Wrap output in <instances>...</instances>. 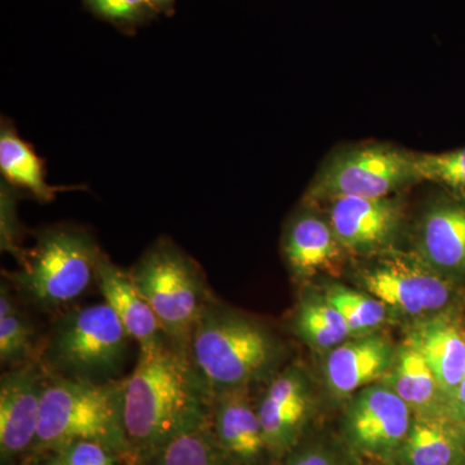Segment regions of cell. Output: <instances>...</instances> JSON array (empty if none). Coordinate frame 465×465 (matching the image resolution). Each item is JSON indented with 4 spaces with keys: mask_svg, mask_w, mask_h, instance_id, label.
Segmentation results:
<instances>
[{
    "mask_svg": "<svg viewBox=\"0 0 465 465\" xmlns=\"http://www.w3.org/2000/svg\"><path fill=\"white\" fill-rule=\"evenodd\" d=\"M66 465H115V455L94 440H76L54 452Z\"/></svg>",
    "mask_w": 465,
    "mask_h": 465,
    "instance_id": "f1b7e54d",
    "label": "cell"
},
{
    "mask_svg": "<svg viewBox=\"0 0 465 465\" xmlns=\"http://www.w3.org/2000/svg\"><path fill=\"white\" fill-rule=\"evenodd\" d=\"M124 381L125 378L88 382L48 374L34 454L57 452L76 440H94L115 457H130L124 419Z\"/></svg>",
    "mask_w": 465,
    "mask_h": 465,
    "instance_id": "3957f363",
    "label": "cell"
},
{
    "mask_svg": "<svg viewBox=\"0 0 465 465\" xmlns=\"http://www.w3.org/2000/svg\"><path fill=\"white\" fill-rule=\"evenodd\" d=\"M130 273L168 341L189 351L195 326L213 298L202 266L173 240L162 237Z\"/></svg>",
    "mask_w": 465,
    "mask_h": 465,
    "instance_id": "8992f818",
    "label": "cell"
},
{
    "mask_svg": "<svg viewBox=\"0 0 465 465\" xmlns=\"http://www.w3.org/2000/svg\"><path fill=\"white\" fill-rule=\"evenodd\" d=\"M312 406L307 378L296 367H290L269 381L256 409L272 457L282 458L298 446Z\"/></svg>",
    "mask_w": 465,
    "mask_h": 465,
    "instance_id": "7c38bea8",
    "label": "cell"
},
{
    "mask_svg": "<svg viewBox=\"0 0 465 465\" xmlns=\"http://www.w3.org/2000/svg\"><path fill=\"white\" fill-rule=\"evenodd\" d=\"M32 465H66L64 463L63 459L58 457L54 452H51V454H45V457L38 459V460L34 461Z\"/></svg>",
    "mask_w": 465,
    "mask_h": 465,
    "instance_id": "836d02e7",
    "label": "cell"
},
{
    "mask_svg": "<svg viewBox=\"0 0 465 465\" xmlns=\"http://www.w3.org/2000/svg\"><path fill=\"white\" fill-rule=\"evenodd\" d=\"M465 433L443 412L414 415L394 465H464Z\"/></svg>",
    "mask_w": 465,
    "mask_h": 465,
    "instance_id": "e0dca14e",
    "label": "cell"
},
{
    "mask_svg": "<svg viewBox=\"0 0 465 465\" xmlns=\"http://www.w3.org/2000/svg\"><path fill=\"white\" fill-rule=\"evenodd\" d=\"M211 430L235 465H259L271 455L250 388L213 394Z\"/></svg>",
    "mask_w": 465,
    "mask_h": 465,
    "instance_id": "4fadbf2b",
    "label": "cell"
},
{
    "mask_svg": "<svg viewBox=\"0 0 465 465\" xmlns=\"http://www.w3.org/2000/svg\"><path fill=\"white\" fill-rule=\"evenodd\" d=\"M213 393L191 351L166 339L139 353L124 381V430L130 458L143 463L180 434L210 424Z\"/></svg>",
    "mask_w": 465,
    "mask_h": 465,
    "instance_id": "6da1fadb",
    "label": "cell"
},
{
    "mask_svg": "<svg viewBox=\"0 0 465 465\" xmlns=\"http://www.w3.org/2000/svg\"><path fill=\"white\" fill-rule=\"evenodd\" d=\"M145 465H235L223 451L210 424L180 434L152 455Z\"/></svg>",
    "mask_w": 465,
    "mask_h": 465,
    "instance_id": "7402d4cb",
    "label": "cell"
},
{
    "mask_svg": "<svg viewBox=\"0 0 465 465\" xmlns=\"http://www.w3.org/2000/svg\"><path fill=\"white\" fill-rule=\"evenodd\" d=\"M421 182L442 183L465 192V148L439 154H418Z\"/></svg>",
    "mask_w": 465,
    "mask_h": 465,
    "instance_id": "484cf974",
    "label": "cell"
},
{
    "mask_svg": "<svg viewBox=\"0 0 465 465\" xmlns=\"http://www.w3.org/2000/svg\"><path fill=\"white\" fill-rule=\"evenodd\" d=\"M361 282L387 308L424 317L448 307L451 287L443 275L419 256L385 252L361 273Z\"/></svg>",
    "mask_w": 465,
    "mask_h": 465,
    "instance_id": "ba28073f",
    "label": "cell"
},
{
    "mask_svg": "<svg viewBox=\"0 0 465 465\" xmlns=\"http://www.w3.org/2000/svg\"><path fill=\"white\" fill-rule=\"evenodd\" d=\"M150 7L154 9L157 14L171 15L173 12L174 3L176 0H146Z\"/></svg>",
    "mask_w": 465,
    "mask_h": 465,
    "instance_id": "d6a6232c",
    "label": "cell"
},
{
    "mask_svg": "<svg viewBox=\"0 0 465 465\" xmlns=\"http://www.w3.org/2000/svg\"><path fill=\"white\" fill-rule=\"evenodd\" d=\"M342 250L330 223L311 213L295 217L283 238L284 260L296 280L335 268Z\"/></svg>",
    "mask_w": 465,
    "mask_h": 465,
    "instance_id": "ac0fdd59",
    "label": "cell"
},
{
    "mask_svg": "<svg viewBox=\"0 0 465 465\" xmlns=\"http://www.w3.org/2000/svg\"><path fill=\"white\" fill-rule=\"evenodd\" d=\"M295 332L311 347L333 349L351 335L341 314L323 300H307L293 320Z\"/></svg>",
    "mask_w": 465,
    "mask_h": 465,
    "instance_id": "603a6c76",
    "label": "cell"
},
{
    "mask_svg": "<svg viewBox=\"0 0 465 465\" xmlns=\"http://www.w3.org/2000/svg\"><path fill=\"white\" fill-rule=\"evenodd\" d=\"M418 256L440 274L465 272V203L445 201L425 213Z\"/></svg>",
    "mask_w": 465,
    "mask_h": 465,
    "instance_id": "2e32d148",
    "label": "cell"
},
{
    "mask_svg": "<svg viewBox=\"0 0 465 465\" xmlns=\"http://www.w3.org/2000/svg\"><path fill=\"white\" fill-rule=\"evenodd\" d=\"M324 300L341 314L349 331L356 335L362 336V333L381 326L387 318V305L381 300L347 287H332Z\"/></svg>",
    "mask_w": 465,
    "mask_h": 465,
    "instance_id": "cb8c5ba5",
    "label": "cell"
},
{
    "mask_svg": "<svg viewBox=\"0 0 465 465\" xmlns=\"http://www.w3.org/2000/svg\"><path fill=\"white\" fill-rule=\"evenodd\" d=\"M8 281H2V287H0V320L2 318L9 317L20 309L18 305V295L16 291Z\"/></svg>",
    "mask_w": 465,
    "mask_h": 465,
    "instance_id": "4dcf8cb0",
    "label": "cell"
},
{
    "mask_svg": "<svg viewBox=\"0 0 465 465\" xmlns=\"http://www.w3.org/2000/svg\"><path fill=\"white\" fill-rule=\"evenodd\" d=\"M0 173L7 185L26 192L42 203L54 201L58 192L76 189L48 183L42 159L7 118L0 124Z\"/></svg>",
    "mask_w": 465,
    "mask_h": 465,
    "instance_id": "ffe728a7",
    "label": "cell"
},
{
    "mask_svg": "<svg viewBox=\"0 0 465 465\" xmlns=\"http://www.w3.org/2000/svg\"><path fill=\"white\" fill-rule=\"evenodd\" d=\"M397 351L387 338L376 333L362 335L333 348L324 365L330 390L348 396L382 381L390 372Z\"/></svg>",
    "mask_w": 465,
    "mask_h": 465,
    "instance_id": "5bb4252c",
    "label": "cell"
},
{
    "mask_svg": "<svg viewBox=\"0 0 465 465\" xmlns=\"http://www.w3.org/2000/svg\"><path fill=\"white\" fill-rule=\"evenodd\" d=\"M411 409L385 384L358 391L349 403L344 434L351 449L366 457L393 461L411 428Z\"/></svg>",
    "mask_w": 465,
    "mask_h": 465,
    "instance_id": "9c48e42d",
    "label": "cell"
},
{
    "mask_svg": "<svg viewBox=\"0 0 465 465\" xmlns=\"http://www.w3.org/2000/svg\"><path fill=\"white\" fill-rule=\"evenodd\" d=\"M282 465H348L333 452L322 448L293 449L289 454L284 455Z\"/></svg>",
    "mask_w": 465,
    "mask_h": 465,
    "instance_id": "f546056e",
    "label": "cell"
},
{
    "mask_svg": "<svg viewBox=\"0 0 465 465\" xmlns=\"http://www.w3.org/2000/svg\"><path fill=\"white\" fill-rule=\"evenodd\" d=\"M381 381L399 394L411 409L412 414L430 415L440 412V391L432 370L409 342L397 351L393 365Z\"/></svg>",
    "mask_w": 465,
    "mask_h": 465,
    "instance_id": "44dd1931",
    "label": "cell"
},
{
    "mask_svg": "<svg viewBox=\"0 0 465 465\" xmlns=\"http://www.w3.org/2000/svg\"><path fill=\"white\" fill-rule=\"evenodd\" d=\"M330 206V225L342 249L351 252H381L402 226L403 204L397 198L345 197Z\"/></svg>",
    "mask_w": 465,
    "mask_h": 465,
    "instance_id": "8fae6325",
    "label": "cell"
},
{
    "mask_svg": "<svg viewBox=\"0 0 465 465\" xmlns=\"http://www.w3.org/2000/svg\"><path fill=\"white\" fill-rule=\"evenodd\" d=\"M409 342L432 370L440 393L451 399L465 375V335L448 320L430 321L410 333Z\"/></svg>",
    "mask_w": 465,
    "mask_h": 465,
    "instance_id": "d6986e66",
    "label": "cell"
},
{
    "mask_svg": "<svg viewBox=\"0 0 465 465\" xmlns=\"http://www.w3.org/2000/svg\"><path fill=\"white\" fill-rule=\"evenodd\" d=\"M96 283L106 304L114 311L130 338L139 344L140 351L166 341L157 316L130 271L116 266L105 253L97 266Z\"/></svg>",
    "mask_w": 465,
    "mask_h": 465,
    "instance_id": "9a60e30c",
    "label": "cell"
},
{
    "mask_svg": "<svg viewBox=\"0 0 465 465\" xmlns=\"http://www.w3.org/2000/svg\"><path fill=\"white\" fill-rule=\"evenodd\" d=\"M39 348L32 320L18 309L0 320V362L7 369L38 360Z\"/></svg>",
    "mask_w": 465,
    "mask_h": 465,
    "instance_id": "d4e9b609",
    "label": "cell"
},
{
    "mask_svg": "<svg viewBox=\"0 0 465 465\" xmlns=\"http://www.w3.org/2000/svg\"><path fill=\"white\" fill-rule=\"evenodd\" d=\"M391 465H394V464H391Z\"/></svg>",
    "mask_w": 465,
    "mask_h": 465,
    "instance_id": "d590c367",
    "label": "cell"
},
{
    "mask_svg": "<svg viewBox=\"0 0 465 465\" xmlns=\"http://www.w3.org/2000/svg\"><path fill=\"white\" fill-rule=\"evenodd\" d=\"M48 372L38 360L12 367L0 378V457L11 465L33 450Z\"/></svg>",
    "mask_w": 465,
    "mask_h": 465,
    "instance_id": "30bf717a",
    "label": "cell"
},
{
    "mask_svg": "<svg viewBox=\"0 0 465 465\" xmlns=\"http://www.w3.org/2000/svg\"><path fill=\"white\" fill-rule=\"evenodd\" d=\"M418 154L387 143H366L338 153L321 168L305 198H384L420 183Z\"/></svg>",
    "mask_w": 465,
    "mask_h": 465,
    "instance_id": "52a82bcc",
    "label": "cell"
},
{
    "mask_svg": "<svg viewBox=\"0 0 465 465\" xmlns=\"http://www.w3.org/2000/svg\"><path fill=\"white\" fill-rule=\"evenodd\" d=\"M189 351L213 396L271 381L283 354L282 345L264 324L213 296L195 326Z\"/></svg>",
    "mask_w": 465,
    "mask_h": 465,
    "instance_id": "7a4b0ae2",
    "label": "cell"
},
{
    "mask_svg": "<svg viewBox=\"0 0 465 465\" xmlns=\"http://www.w3.org/2000/svg\"><path fill=\"white\" fill-rule=\"evenodd\" d=\"M130 341L106 302L70 308L54 320L39 348L38 361L48 374L70 381H118Z\"/></svg>",
    "mask_w": 465,
    "mask_h": 465,
    "instance_id": "5b68a950",
    "label": "cell"
},
{
    "mask_svg": "<svg viewBox=\"0 0 465 465\" xmlns=\"http://www.w3.org/2000/svg\"><path fill=\"white\" fill-rule=\"evenodd\" d=\"M2 220H0V241L2 250L12 253L18 264L23 262L25 256V250L20 246V224H18L16 213V200H15L14 189L12 186H2Z\"/></svg>",
    "mask_w": 465,
    "mask_h": 465,
    "instance_id": "83f0119b",
    "label": "cell"
},
{
    "mask_svg": "<svg viewBox=\"0 0 465 465\" xmlns=\"http://www.w3.org/2000/svg\"><path fill=\"white\" fill-rule=\"evenodd\" d=\"M464 427H465V421H464ZM464 433H465V428H464Z\"/></svg>",
    "mask_w": 465,
    "mask_h": 465,
    "instance_id": "e575fe53",
    "label": "cell"
},
{
    "mask_svg": "<svg viewBox=\"0 0 465 465\" xmlns=\"http://www.w3.org/2000/svg\"><path fill=\"white\" fill-rule=\"evenodd\" d=\"M99 244L87 229L54 225L43 229L17 271L5 272L18 298L45 313H63L96 282Z\"/></svg>",
    "mask_w": 465,
    "mask_h": 465,
    "instance_id": "277c9868",
    "label": "cell"
},
{
    "mask_svg": "<svg viewBox=\"0 0 465 465\" xmlns=\"http://www.w3.org/2000/svg\"><path fill=\"white\" fill-rule=\"evenodd\" d=\"M450 400L454 403L457 414L465 421V375Z\"/></svg>",
    "mask_w": 465,
    "mask_h": 465,
    "instance_id": "1f68e13d",
    "label": "cell"
},
{
    "mask_svg": "<svg viewBox=\"0 0 465 465\" xmlns=\"http://www.w3.org/2000/svg\"><path fill=\"white\" fill-rule=\"evenodd\" d=\"M94 16L122 30H134L157 16L146 0H82Z\"/></svg>",
    "mask_w": 465,
    "mask_h": 465,
    "instance_id": "4316f807",
    "label": "cell"
}]
</instances>
